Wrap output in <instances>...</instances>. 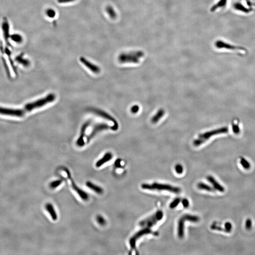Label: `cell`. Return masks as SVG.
Wrapping results in <instances>:
<instances>
[{
    "mask_svg": "<svg viewBox=\"0 0 255 255\" xmlns=\"http://www.w3.org/2000/svg\"><path fill=\"white\" fill-rule=\"evenodd\" d=\"M91 122H92V121L91 119H89L88 121L85 122L81 128V132L79 134V137H78V139H77V141H76V145L79 147H82L85 145V140H84V138H85V135H86V130H87L88 127L90 125Z\"/></svg>",
    "mask_w": 255,
    "mask_h": 255,
    "instance_id": "10",
    "label": "cell"
},
{
    "mask_svg": "<svg viewBox=\"0 0 255 255\" xmlns=\"http://www.w3.org/2000/svg\"><path fill=\"white\" fill-rule=\"evenodd\" d=\"M97 221L100 225H103L106 224V221L105 218L101 215H98L97 218Z\"/></svg>",
    "mask_w": 255,
    "mask_h": 255,
    "instance_id": "34",
    "label": "cell"
},
{
    "mask_svg": "<svg viewBox=\"0 0 255 255\" xmlns=\"http://www.w3.org/2000/svg\"><path fill=\"white\" fill-rule=\"evenodd\" d=\"M198 188L201 190H204V191H207L209 192H215V190L214 189V188L211 187L207 184H205L204 183L199 182L197 185Z\"/></svg>",
    "mask_w": 255,
    "mask_h": 255,
    "instance_id": "21",
    "label": "cell"
},
{
    "mask_svg": "<svg viewBox=\"0 0 255 255\" xmlns=\"http://www.w3.org/2000/svg\"><path fill=\"white\" fill-rule=\"evenodd\" d=\"M175 171L177 174H182L183 171V168L181 164H178L175 166Z\"/></svg>",
    "mask_w": 255,
    "mask_h": 255,
    "instance_id": "33",
    "label": "cell"
},
{
    "mask_svg": "<svg viewBox=\"0 0 255 255\" xmlns=\"http://www.w3.org/2000/svg\"><path fill=\"white\" fill-rule=\"evenodd\" d=\"M89 111V112H91V113L95 114V115L99 116L100 117L105 119L108 120V121L113 122V123H114V125L119 126L118 123L117 122L116 119L114 118L113 116L110 115L109 114L106 113V111L102 110L101 109H98V108H90Z\"/></svg>",
    "mask_w": 255,
    "mask_h": 255,
    "instance_id": "9",
    "label": "cell"
},
{
    "mask_svg": "<svg viewBox=\"0 0 255 255\" xmlns=\"http://www.w3.org/2000/svg\"><path fill=\"white\" fill-rule=\"evenodd\" d=\"M232 130L233 133L236 135H238L240 133V128L239 127V124L237 122H232Z\"/></svg>",
    "mask_w": 255,
    "mask_h": 255,
    "instance_id": "27",
    "label": "cell"
},
{
    "mask_svg": "<svg viewBox=\"0 0 255 255\" xmlns=\"http://www.w3.org/2000/svg\"><path fill=\"white\" fill-rule=\"evenodd\" d=\"M113 158V154L110 152H107L105 155L103 156L101 159H99L95 163V166L97 167H100L106 163L109 162L110 160Z\"/></svg>",
    "mask_w": 255,
    "mask_h": 255,
    "instance_id": "16",
    "label": "cell"
},
{
    "mask_svg": "<svg viewBox=\"0 0 255 255\" xmlns=\"http://www.w3.org/2000/svg\"><path fill=\"white\" fill-rule=\"evenodd\" d=\"M56 99V95L53 93H50L46 95L45 97L42 98L41 99L35 101L33 102L28 103L25 106L24 111L25 113L29 112L37 108H40L48 103L53 102Z\"/></svg>",
    "mask_w": 255,
    "mask_h": 255,
    "instance_id": "2",
    "label": "cell"
},
{
    "mask_svg": "<svg viewBox=\"0 0 255 255\" xmlns=\"http://www.w3.org/2000/svg\"><path fill=\"white\" fill-rule=\"evenodd\" d=\"M86 186L90 190L93 191L94 192H96L98 194H102L103 192V190L101 187L94 184L93 183L91 182H89V181L86 182Z\"/></svg>",
    "mask_w": 255,
    "mask_h": 255,
    "instance_id": "18",
    "label": "cell"
},
{
    "mask_svg": "<svg viewBox=\"0 0 255 255\" xmlns=\"http://www.w3.org/2000/svg\"><path fill=\"white\" fill-rule=\"evenodd\" d=\"M225 229H226V232H230L232 228V225L231 224V223H226L225 224Z\"/></svg>",
    "mask_w": 255,
    "mask_h": 255,
    "instance_id": "37",
    "label": "cell"
},
{
    "mask_svg": "<svg viewBox=\"0 0 255 255\" xmlns=\"http://www.w3.org/2000/svg\"><path fill=\"white\" fill-rule=\"evenodd\" d=\"M165 114V111L163 109H160L158 111L155 115L153 116L151 119L152 123L155 124L159 121L160 119L163 117Z\"/></svg>",
    "mask_w": 255,
    "mask_h": 255,
    "instance_id": "19",
    "label": "cell"
},
{
    "mask_svg": "<svg viewBox=\"0 0 255 255\" xmlns=\"http://www.w3.org/2000/svg\"><path fill=\"white\" fill-rule=\"evenodd\" d=\"M163 213L162 211L159 210L154 215L143 220L139 223V225L142 227H153L163 218Z\"/></svg>",
    "mask_w": 255,
    "mask_h": 255,
    "instance_id": "5",
    "label": "cell"
},
{
    "mask_svg": "<svg viewBox=\"0 0 255 255\" xmlns=\"http://www.w3.org/2000/svg\"><path fill=\"white\" fill-rule=\"evenodd\" d=\"M207 180L212 185L215 190L218 191L219 192H224V188L223 187L221 184H220L219 183L217 182V180L215 179L212 176L209 175L207 177Z\"/></svg>",
    "mask_w": 255,
    "mask_h": 255,
    "instance_id": "15",
    "label": "cell"
},
{
    "mask_svg": "<svg viewBox=\"0 0 255 255\" xmlns=\"http://www.w3.org/2000/svg\"><path fill=\"white\" fill-rule=\"evenodd\" d=\"M79 61L81 63H82L85 67L89 69L90 71H92L95 73H100V69L97 65L95 64L94 63L90 62V61H88L86 58L81 57L79 58Z\"/></svg>",
    "mask_w": 255,
    "mask_h": 255,
    "instance_id": "12",
    "label": "cell"
},
{
    "mask_svg": "<svg viewBox=\"0 0 255 255\" xmlns=\"http://www.w3.org/2000/svg\"><path fill=\"white\" fill-rule=\"evenodd\" d=\"M240 163L244 169H249L251 167V164L249 162L243 158H240Z\"/></svg>",
    "mask_w": 255,
    "mask_h": 255,
    "instance_id": "28",
    "label": "cell"
},
{
    "mask_svg": "<svg viewBox=\"0 0 255 255\" xmlns=\"http://www.w3.org/2000/svg\"><path fill=\"white\" fill-rule=\"evenodd\" d=\"M227 2V0H219V1L217 2V4L214 5V6L212 7L211 11L212 12H214L220 8L225 7L226 5Z\"/></svg>",
    "mask_w": 255,
    "mask_h": 255,
    "instance_id": "22",
    "label": "cell"
},
{
    "mask_svg": "<svg viewBox=\"0 0 255 255\" xmlns=\"http://www.w3.org/2000/svg\"><path fill=\"white\" fill-rule=\"evenodd\" d=\"M16 60L20 63H21L22 65L25 66H26V67L30 65V62L29 60L23 59L22 56H21L18 57L16 58Z\"/></svg>",
    "mask_w": 255,
    "mask_h": 255,
    "instance_id": "29",
    "label": "cell"
},
{
    "mask_svg": "<svg viewBox=\"0 0 255 255\" xmlns=\"http://www.w3.org/2000/svg\"><path fill=\"white\" fill-rule=\"evenodd\" d=\"M106 12L110 17L112 19H115L117 17V13L112 6H107L106 8Z\"/></svg>",
    "mask_w": 255,
    "mask_h": 255,
    "instance_id": "24",
    "label": "cell"
},
{
    "mask_svg": "<svg viewBox=\"0 0 255 255\" xmlns=\"http://www.w3.org/2000/svg\"><path fill=\"white\" fill-rule=\"evenodd\" d=\"M11 38L12 40L17 42H21L23 40L22 37L18 34H13L11 36Z\"/></svg>",
    "mask_w": 255,
    "mask_h": 255,
    "instance_id": "32",
    "label": "cell"
},
{
    "mask_svg": "<svg viewBox=\"0 0 255 255\" xmlns=\"http://www.w3.org/2000/svg\"><path fill=\"white\" fill-rule=\"evenodd\" d=\"M252 227V221L251 219H248L246 220V228L247 230H250Z\"/></svg>",
    "mask_w": 255,
    "mask_h": 255,
    "instance_id": "36",
    "label": "cell"
},
{
    "mask_svg": "<svg viewBox=\"0 0 255 255\" xmlns=\"http://www.w3.org/2000/svg\"><path fill=\"white\" fill-rule=\"evenodd\" d=\"M228 128L227 127L220 128L219 129L212 130L211 131L204 132L199 135L197 139L193 141V145L195 147H199L207 141L212 136L221 134L227 133L228 132Z\"/></svg>",
    "mask_w": 255,
    "mask_h": 255,
    "instance_id": "1",
    "label": "cell"
},
{
    "mask_svg": "<svg viewBox=\"0 0 255 255\" xmlns=\"http://www.w3.org/2000/svg\"><path fill=\"white\" fill-rule=\"evenodd\" d=\"M215 46L217 48L219 49H226L232 50H241L243 51H245V49L241 47H237V46H234L232 45L227 44L226 42H224L221 40H218L215 42Z\"/></svg>",
    "mask_w": 255,
    "mask_h": 255,
    "instance_id": "13",
    "label": "cell"
},
{
    "mask_svg": "<svg viewBox=\"0 0 255 255\" xmlns=\"http://www.w3.org/2000/svg\"><path fill=\"white\" fill-rule=\"evenodd\" d=\"M144 53L142 51H135L128 53H122L118 57V61L122 63H139L141 58L144 56Z\"/></svg>",
    "mask_w": 255,
    "mask_h": 255,
    "instance_id": "4",
    "label": "cell"
},
{
    "mask_svg": "<svg viewBox=\"0 0 255 255\" xmlns=\"http://www.w3.org/2000/svg\"><path fill=\"white\" fill-rule=\"evenodd\" d=\"M149 234H152L156 235L158 234V233L156 232H154L149 228L143 227V229H141L139 231H138V232L135 233L132 236V237L130 238L129 240V243L131 248L132 249H134L135 248L136 243L138 239L141 238L142 236L145 235Z\"/></svg>",
    "mask_w": 255,
    "mask_h": 255,
    "instance_id": "6",
    "label": "cell"
},
{
    "mask_svg": "<svg viewBox=\"0 0 255 255\" xmlns=\"http://www.w3.org/2000/svg\"><path fill=\"white\" fill-rule=\"evenodd\" d=\"M0 114L10 116L22 117L25 113L23 109H10L0 107Z\"/></svg>",
    "mask_w": 255,
    "mask_h": 255,
    "instance_id": "11",
    "label": "cell"
},
{
    "mask_svg": "<svg viewBox=\"0 0 255 255\" xmlns=\"http://www.w3.org/2000/svg\"><path fill=\"white\" fill-rule=\"evenodd\" d=\"M180 202V198H176L171 202L170 204V207L171 209H174L178 206Z\"/></svg>",
    "mask_w": 255,
    "mask_h": 255,
    "instance_id": "31",
    "label": "cell"
},
{
    "mask_svg": "<svg viewBox=\"0 0 255 255\" xmlns=\"http://www.w3.org/2000/svg\"><path fill=\"white\" fill-rule=\"evenodd\" d=\"M141 187L143 190L149 191H166L174 193H179L181 191L180 188L178 187L159 183H153L152 184L143 183Z\"/></svg>",
    "mask_w": 255,
    "mask_h": 255,
    "instance_id": "3",
    "label": "cell"
},
{
    "mask_svg": "<svg viewBox=\"0 0 255 255\" xmlns=\"http://www.w3.org/2000/svg\"><path fill=\"white\" fill-rule=\"evenodd\" d=\"M108 129H111L113 130H114L113 125L111 126L105 123H99L95 124L94 126L89 135V136L86 138V142H89L90 141L92 138H93L98 133L103 131L104 130H107Z\"/></svg>",
    "mask_w": 255,
    "mask_h": 255,
    "instance_id": "7",
    "label": "cell"
},
{
    "mask_svg": "<svg viewBox=\"0 0 255 255\" xmlns=\"http://www.w3.org/2000/svg\"><path fill=\"white\" fill-rule=\"evenodd\" d=\"M45 14L47 17L49 18H54L56 15V11L54 9L52 8L47 9L45 11Z\"/></svg>",
    "mask_w": 255,
    "mask_h": 255,
    "instance_id": "26",
    "label": "cell"
},
{
    "mask_svg": "<svg viewBox=\"0 0 255 255\" xmlns=\"http://www.w3.org/2000/svg\"><path fill=\"white\" fill-rule=\"evenodd\" d=\"M186 220L182 216L180 217L179 219L178 222V227H177V234L179 238L182 239L183 238L184 236V228H185V223Z\"/></svg>",
    "mask_w": 255,
    "mask_h": 255,
    "instance_id": "14",
    "label": "cell"
},
{
    "mask_svg": "<svg viewBox=\"0 0 255 255\" xmlns=\"http://www.w3.org/2000/svg\"><path fill=\"white\" fill-rule=\"evenodd\" d=\"M64 171H65L66 174H67L68 178H69V179L70 181L71 186H72L73 189L78 194L79 197L82 200H84V201H86V200H88L89 199V196L88 194H87V193L84 191L83 190L81 189L78 186H77V185L75 183V182H74V180L73 179L72 177H71L70 172V171H69L68 169H66L65 168L64 169Z\"/></svg>",
    "mask_w": 255,
    "mask_h": 255,
    "instance_id": "8",
    "label": "cell"
},
{
    "mask_svg": "<svg viewBox=\"0 0 255 255\" xmlns=\"http://www.w3.org/2000/svg\"><path fill=\"white\" fill-rule=\"evenodd\" d=\"M76 0H57V2L59 4H68L70 2H73Z\"/></svg>",
    "mask_w": 255,
    "mask_h": 255,
    "instance_id": "39",
    "label": "cell"
},
{
    "mask_svg": "<svg viewBox=\"0 0 255 255\" xmlns=\"http://www.w3.org/2000/svg\"><path fill=\"white\" fill-rule=\"evenodd\" d=\"M183 216L184 217L185 220L189 222H192V223H198L200 220L199 217L195 215H189V214H185L183 215Z\"/></svg>",
    "mask_w": 255,
    "mask_h": 255,
    "instance_id": "23",
    "label": "cell"
},
{
    "mask_svg": "<svg viewBox=\"0 0 255 255\" xmlns=\"http://www.w3.org/2000/svg\"><path fill=\"white\" fill-rule=\"evenodd\" d=\"M46 210L49 212L51 218L53 221H56L57 219L58 216L56 212L55 211L53 206L52 204L47 203L45 205Z\"/></svg>",
    "mask_w": 255,
    "mask_h": 255,
    "instance_id": "17",
    "label": "cell"
},
{
    "mask_svg": "<svg viewBox=\"0 0 255 255\" xmlns=\"http://www.w3.org/2000/svg\"><path fill=\"white\" fill-rule=\"evenodd\" d=\"M182 204L183 206L184 207L187 208V207H188V206H189L190 203H189V201H188L187 199H184L182 200Z\"/></svg>",
    "mask_w": 255,
    "mask_h": 255,
    "instance_id": "38",
    "label": "cell"
},
{
    "mask_svg": "<svg viewBox=\"0 0 255 255\" xmlns=\"http://www.w3.org/2000/svg\"><path fill=\"white\" fill-rule=\"evenodd\" d=\"M2 28H3V30H4L5 38L7 40L9 37V26L8 23H7V21H5L4 22L3 26H2Z\"/></svg>",
    "mask_w": 255,
    "mask_h": 255,
    "instance_id": "25",
    "label": "cell"
},
{
    "mask_svg": "<svg viewBox=\"0 0 255 255\" xmlns=\"http://www.w3.org/2000/svg\"><path fill=\"white\" fill-rule=\"evenodd\" d=\"M139 106H138V105H135V106H132L130 111H131L132 114H136V113H138V111H139Z\"/></svg>",
    "mask_w": 255,
    "mask_h": 255,
    "instance_id": "35",
    "label": "cell"
},
{
    "mask_svg": "<svg viewBox=\"0 0 255 255\" xmlns=\"http://www.w3.org/2000/svg\"><path fill=\"white\" fill-rule=\"evenodd\" d=\"M62 182V180H54L50 184V187L52 188H55L59 186Z\"/></svg>",
    "mask_w": 255,
    "mask_h": 255,
    "instance_id": "30",
    "label": "cell"
},
{
    "mask_svg": "<svg viewBox=\"0 0 255 255\" xmlns=\"http://www.w3.org/2000/svg\"><path fill=\"white\" fill-rule=\"evenodd\" d=\"M115 166L117 167L121 166V160H119V159L116 160V162H115Z\"/></svg>",
    "mask_w": 255,
    "mask_h": 255,
    "instance_id": "40",
    "label": "cell"
},
{
    "mask_svg": "<svg viewBox=\"0 0 255 255\" xmlns=\"http://www.w3.org/2000/svg\"><path fill=\"white\" fill-rule=\"evenodd\" d=\"M233 7L236 10H239V11L246 13H249V12L252 11V9H251L247 8L245 6H244L243 5L241 4L240 3H239V2H236L235 4H234Z\"/></svg>",
    "mask_w": 255,
    "mask_h": 255,
    "instance_id": "20",
    "label": "cell"
}]
</instances>
